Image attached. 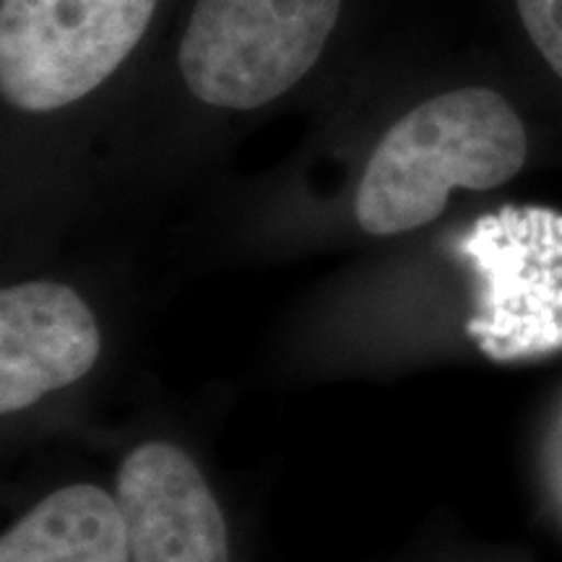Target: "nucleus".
<instances>
[{
	"instance_id": "5",
	"label": "nucleus",
	"mask_w": 562,
	"mask_h": 562,
	"mask_svg": "<svg viewBox=\"0 0 562 562\" xmlns=\"http://www.w3.org/2000/svg\"><path fill=\"white\" fill-rule=\"evenodd\" d=\"M131 562H229L227 524L199 467L170 442H144L115 487Z\"/></svg>"
},
{
	"instance_id": "7",
	"label": "nucleus",
	"mask_w": 562,
	"mask_h": 562,
	"mask_svg": "<svg viewBox=\"0 0 562 562\" xmlns=\"http://www.w3.org/2000/svg\"><path fill=\"white\" fill-rule=\"evenodd\" d=\"M0 562H131L117 497L94 484L53 492L3 533Z\"/></svg>"
},
{
	"instance_id": "8",
	"label": "nucleus",
	"mask_w": 562,
	"mask_h": 562,
	"mask_svg": "<svg viewBox=\"0 0 562 562\" xmlns=\"http://www.w3.org/2000/svg\"><path fill=\"white\" fill-rule=\"evenodd\" d=\"M533 47L562 79V0H516Z\"/></svg>"
},
{
	"instance_id": "6",
	"label": "nucleus",
	"mask_w": 562,
	"mask_h": 562,
	"mask_svg": "<svg viewBox=\"0 0 562 562\" xmlns=\"http://www.w3.org/2000/svg\"><path fill=\"white\" fill-rule=\"evenodd\" d=\"M102 339L94 315L66 284L24 281L0 292V412L37 404L94 368Z\"/></svg>"
},
{
	"instance_id": "1",
	"label": "nucleus",
	"mask_w": 562,
	"mask_h": 562,
	"mask_svg": "<svg viewBox=\"0 0 562 562\" xmlns=\"http://www.w3.org/2000/svg\"><path fill=\"white\" fill-rule=\"evenodd\" d=\"M529 138L497 91L467 87L422 102L385 133L364 167L355 214L389 237L438 220L456 188L490 191L521 172Z\"/></svg>"
},
{
	"instance_id": "2",
	"label": "nucleus",
	"mask_w": 562,
	"mask_h": 562,
	"mask_svg": "<svg viewBox=\"0 0 562 562\" xmlns=\"http://www.w3.org/2000/svg\"><path fill=\"white\" fill-rule=\"evenodd\" d=\"M341 0H195L178 66L201 102L256 110L311 74Z\"/></svg>"
},
{
	"instance_id": "3",
	"label": "nucleus",
	"mask_w": 562,
	"mask_h": 562,
	"mask_svg": "<svg viewBox=\"0 0 562 562\" xmlns=\"http://www.w3.org/2000/svg\"><path fill=\"white\" fill-rule=\"evenodd\" d=\"M157 0H0V89L24 112L83 100L149 30Z\"/></svg>"
},
{
	"instance_id": "4",
	"label": "nucleus",
	"mask_w": 562,
	"mask_h": 562,
	"mask_svg": "<svg viewBox=\"0 0 562 562\" xmlns=\"http://www.w3.org/2000/svg\"><path fill=\"white\" fill-rule=\"evenodd\" d=\"M463 250L482 279L469 334L495 360L562 347V214L508 206L482 216Z\"/></svg>"
}]
</instances>
